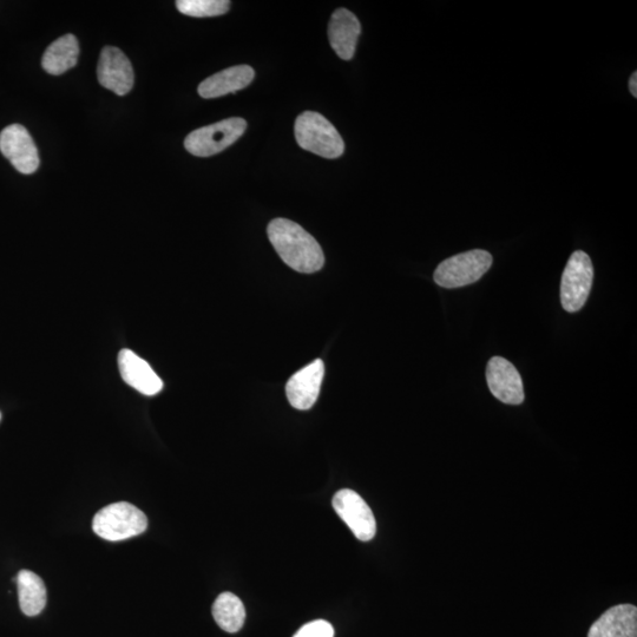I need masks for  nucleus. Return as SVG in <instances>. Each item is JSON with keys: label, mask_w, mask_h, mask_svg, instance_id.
<instances>
[{"label": "nucleus", "mask_w": 637, "mask_h": 637, "mask_svg": "<svg viewBox=\"0 0 637 637\" xmlns=\"http://www.w3.org/2000/svg\"><path fill=\"white\" fill-rule=\"evenodd\" d=\"M294 131L299 146L315 155L338 159L344 154L345 143L338 130L315 111L302 113L295 121Z\"/></svg>", "instance_id": "obj_2"}, {"label": "nucleus", "mask_w": 637, "mask_h": 637, "mask_svg": "<svg viewBox=\"0 0 637 637\" xmlns=\"http://www.w3.org/2000/svg\"><path fill=\"white\" fill-rule=\"evenodd\" d=\"M0 151L19 173L34 174L39 167L36 144L29 131L19 124H12L2 131Z\"/></svg>", "instance_id": "obj_8"}, {"label": "nucleus", "mask_w": 637, "mask_h": 637, "mask_svg": "<svg viewBox=\"0 0 637 637\" xmlns=\"http://www.w3.org/2000/svg\"><path fill=\"white\" fill-rule=\"evenodd\" d=\"M147 528V516L135 505L127 502L108 505L97 512L93 522L95 534L110 542L139 536Z\"/></svg>", "instance_id": "obj_3"}, {"label": "nucleus", "mask_w": 637, "mask_h": 637, "mask_svg": "<svg viewBox=\"0 0 637 637\" xmlns=\"http://www.w3.org/2000/svg\"><path fill=\"white\" fill-rule=\"evenodd\" d=\"M492 255L483 249L465 252L446 259L433 274L438 286L459 288L475 284L492 266Z\"/></svg>", "instance_id": "obj_4"}, {"label": "nucleus", "mask_w": 637, "mask_h": 637, "mask_svg": "<svg viewBox=\"0 0 637 637\" xmlns=\"http://www.w3.org/2000/svg\"><path fill=\"white\" fill-rule=\"evenodd\" d=\"M80 56V45L74 35L58 38L45 51L42 67L50 75H62L75 67Z\"/></svg>", "instance_id": "obj_16"}, {"label": "nucleus", "mask_w": 637, "mask_h": 637, "mask_svg": "<svg viewBox=\"0 0 637 637\" xmlns=\"http://www.w3.org/2000/svg\"><path fill=\"white\" fill-rule=\"evenodd\" d=\"M629 90L630 94H632L634 97H637V72H634L632 77H630Z\"/></svg>", "instance_id": "obj_21"}, {"label": "nucleus", "mask_w": 637, "mask_h": 637, "mask_svg": "<svg viewBox=\"0 0 637 637\" xmlns=\"http://www.w3.org/2000/svg\"><path fill=\"white\" fill-rule=\"evenodd\" d=\"M247 129L244 118H227L212 126L196 129L187 136L185 147L197 157H209L221 153L238 141Z\"/></svg>", "instance_id": "obj_5"}, {"label": "nucleus", "mask_w": 637, "mask_h": 637, "mask_svg": "<svg viewBox=\"0 0 637 637\" xmlns=\"http://www.w3.org/2000/svg\"><path fill=\"white\" fill-rule=\"evenodd\" d=\"M118 367L121 376L136 391L144 396H155L163 389V382L146 360L130 350H122L118 354Z\"/></svg>", "instance_id": "obj_12"}, {"label": "nucleus", "mask_w": 637, "mask_h": 637, "mask_svg": "<svg viewBox=\"0 0 637 637\" xmlns=\"http://www.w3.org/2000/svg\"><path fill=\"white\" fill-rule=\"evenodd\" d=\"M19 606L26 616H37L47 606V588L41 577L30 570L19 571L17 576Z\"/></svg>", "instance_id": "obj_17"}, {"label": "nucleus", "mask_w": 637, "mask_h": 637, "mask_svg": "<svg viewBox=\"0 0 637 637\" xmlns=\"http://www.w3.org/2000/svg\"><path fill=\"white\" fill-rule=\"evenodd\" d=\"M98 82L118 96L130 93L134 87L133 65L120 49L105 47L97 68Z\"/></svg>", "instance_id": "obj_9"}, {"label": "nucleus", "mask_w": 637, "mask_h": 637, "mask_svg": "<svg viewBox=\"0 0 637 637\" xmlns=\"http://www.w3.org/2000/svg\"><path fill=\"white\" fill-rule=\"evenodd\" d=\"M594 281V266L590 256L576 251L570 256L561 281V302L569 313L579 312L589 298Z\"/></svg>", "instance_id": "obj_6"}, {"label": "nucleus", "mask_w": 637, "mask_h": 637, "mask_svg": "<svg viewBox=\"0 0 637 637\" xmlns=\"http://www.w3.org/2000/svg\"><path fill=\"white\" fill-rule=\"evenodd\" d=\"M324 374V361L317 359L288 380L286 394L288 402L294 409L301 411L311 409L319 397Z\"/></svg>", "instance_id": "obj_11"}, {"label": "nucleus", "mask_w": 637, "mask_h": 637, "mask_svg": "<svg viewBox=\"0 0 637 637\" xmlns=\"http://www.w3.org/2000/svg\"><path fill=\"white\" fill-rule=\"evenodd\" d=\"M176 8L182 15L203 18L225 15L231 8L228 0H177Z\"/></svg>", "instance_id": "obj_19"}, {"label": "nucleus", "mask_w": 637, "mask_h": 637, "mask_svg": "<svg viewBox=\"0 0 637 637\" xmlns=\"http://www.w3.org/2000/svg\"><path fill=\"white\" fill-rule=\"evenodd\" d=\"M213 617L225 632L238 633L245 625L246 609L244 603L232 593H222L213 604Z\"/></svg>", "instance_id": "obj_18"}, {"label": "nucleus", "mask_w": 637, "mask_h": 637, "mask_svg": "<svg viewBox=\"0 0 637 637\" xmlns=\"http://www.w3.org/2000/svg\"><path fill=\"white\" fill-rule=\"evenodd\" d=\"M333 508L359 541L369 542L377 533V522L369 505L356 491L343 489L333 497Z\"/></svg>", "instance_id": "obj_7"}, {"label": "nucleus", "mask_w": 637, "mask_h": 637, "mask_svg": "<svg viewBox=\"0 0 637 637\" xmlns=\"http://www.w3.org/2000/svg\"><path fill=\"white\" fill-rule=\"evenodd\" d=\"M0 418H2V415H0Z\"/></svg>", "instance_id": "obj_22"}, {"label": "nucleus", "mask_w": 637, "mask_h": 637, "mask_svg": "<svg viewBox=\"0 0 637 637\" xmlns=\"http://www.w3.org/2000/svg\"><path fill=\"white\" fill-rule=\"evenodd\" d=\"M268 238L282 261L299 273L320 271L325 255L319 242L298 223L275 219L267 228Z\"/></svg>", "instance_id": "obj_1"}, {"label": "nucleus", "mask_w": 637, "mask_h": 637, "mask_svg": "<svg viewBox=\"0 0 637 637\" xmlns=\"http://www.w3.org/2000/svg\"><path fill=\"white\" fill-rule=\"evenodd\" d=\"M255 71L249 65H236L207 78L199 85V95L206 100L245 89L254 80Z\"/></svg>", "instance_id": "obj_15"}, {"label": "nucleus", "mask_w": 637, "mask_h": 637, "mask_svg": "<svg viewBox=\"0 0 637 637\" xmlns=\"http://www.w3.org/2000/svg\"><path fill=\"white\" fill-rule=\"evenodd\" d=\"M588 637H637V608L619 604L594 622Z\"/></svg>", "instance_id": "obj_14"}, {"label": "nucleus", "mask_w": 637, "mask_h": 637, "mask_svg": "<svg viewBox=\"0 0 637 637\" xmlns=\"http://www.w3.org/2000/svg\"><path fill=\"white\" fill-rule=\"evenodd\" d=\"M361 25L356 15L347 9H338L333 13L328 25V38L331 47L344 61H350L356 54Z\"/></svg>", "instance_id": "obj_13"}, {"label": "nucleus", "mask_w": 637, "mask_h": 637, "mask_svg": "<svg viewBox=\"0 0 637 637\" xmlns=\"http://www.w3.org/2000/svg\"><path fill=\"white\" fill-rule=\"evenodd\" d=\"M487 382L492 394L504 404L521 405L524 402V387L520 372L502 357L489 360Z\"/></svg>", "instance_id": "obj_10"}, {"label": "nucleus", "mask_w": 637, "mask_h": 637, "mask_svg": "<svg viewBox=\"0 0 637 637\" xmlns=\"http://www.w3.org/2000/svg\"><path fill=\"white\" fill-rule=\"evenodd\" d=\"M293 637H334V629L330 622L317 620L307 623Z\"/></svg>", "instance_id": "obj_20"}]
</instances>
